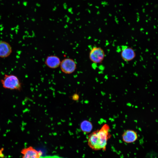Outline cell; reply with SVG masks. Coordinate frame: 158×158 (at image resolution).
Returning a JSON list of instances; mask_svg holds the SVG:
<instances>
[{"mask_svg": "<svg viewBox=\"0 0 158 158\" xmlns=\"http://www.w3.org/2000/svg\"><path fill=\"white\" fill-rule=\"evenodd\" d=\"M110 127L107 124H104L98 130L91 133L88 136V145L92 149L105 150L108 139L110 137Z\"/></svg>", "mask_w": 158, "mask_h": 158, "instance_id": "1", "label": "cell"}, {"mask_svg": "<svg viewBox=\"0 0 158 158\" xmlns=\"http://www.w3.org/2000/svg\"><path fill=\"white\" fill-rule=\"evenodd\" d=\"M0 82L5 89L20 91L22 88L21 83L18 78L13 74H5Z\"/></svg>", "mask_w": 158, "mask_h": 158, "instance_id": "2", "label": "cell"}, {"mask_svg": "<svg viewBox=\"0 0 158 158\" xmlns=\"http://www.w3.org/2000/svg\"><path fill=\"white\" fill-rule=\"evenodd\" d=\"M105 54L104 49L100 47H94L90 50L89 58L94 63L100 64L103 61Z\"/></svg>", "mask_w": 158, "mask_h": 158, "instance_id": "3", "label": "cell"}, {"mask_svg": "<svg viewBox=\"0 0 158 158\" xmlns=\"http://www.w3.org/2000/svg\"><path fill=\"white\" fill-rule=\"evenodd\" d=\"M60 66L63 72L66 74H70L75 71L77 68V64L73 59L66 58L61 61Z\"/></svg>", "mask_w": 158, "mask_h": 158, "instance_id": "4", "label": "cell"}, {"mask_svg": "<svg viewBox=\"0 0 158 158\" xmlns=\"http://www.w3.org/2000/svg\"><path fill=\"white\" fill-rule=\"evenodd\" d=\"M120 55L123 60L128 62L133 60L136 57V54L132 48L124 46L122 48Z\"/></svg>", "mask_w": 158, "mask_h": 158, "instance_id": "5", "label": "cell"}, {"mask_svg": "<svg viewBox=\"0 0 158 158\" xmlns=\"http://www.w3.org/2000/svg\"><path fill=\"white\" fill-rule=\"evenodd\" d=\"M21 153L22 158H40L42 154L41 151H38L31 146L23 149Z\"/></svg>", "mask_w": 158, "mask_h": 158, "instance_id": "6", "label": "cell"}, {"mask_svg": "<svg viewBox=\"0 0 158 158\" xmlns=\"http://www.w3.org/2000/svg\"><path fill=\"white\" fill-rule=\"evenodd\" d=\"M123 141L127 143H131L135 142L138 136L137 132L132 130H127L125 131L122 135Z\"/></svg>", "mask_w": 158, "mask_h": 158, "instance_id": "7", "label": "cell"}, {"mask_svg": "<svg viewBox=\"0 0 158 158\" xmlns=\"http://www.w3.org/2000/svg\"><path fill=\"white\" fill-rule=\"evenodd\" d=\"M10 44L4 41H0V57L6 58L8 57L12 52Z\"/></svg>", "mask_w": 158, "mask_h": 158, "instance_id": "8", "label": "cell"}, {"mask_svg": "<svg viewBox=\"0 0 158 158\" xmlns=\"http://www.w3.org/2000/svg\"><path fill=\"white\" fill-rule=\"evenodd\" d=\"M44 62L45 65L49 68L54 69L60 66L61 61L58 56L51 55L47 57Z\"/></svg>", "mask_w": 158, "mask_h": 158, "instance_id": "9", "label": "cell"}, {"mask_svg": "<svg viewBox=\"0 0 158 158\" xmlns=\"http://www.w3.org/2000/svg\"><path fill=\"white\" fill-rule=\"evenodd\" d=\"M80 127L83 133H88L91 131L93 126L92 123L90 121L87 120H84L81 123Z\"/></svg>", "mask_w": 158, "mask_h": 158, "instance_id": "10", "label": "cell"}, {"mask_svg": "<svg viewBox=\"0 0 158 158\" xmlns=\"http://www.w3.org/2000/svg\"><path fill=\"white\" fill-rule=\"evenodd\" d=\"M73 99L75 100H77L79 98V96L77 94H75V95H74L73 96Z\"/></svg>", "mask_w": 158, "mask_h": 158, "instance_id": "11", "label": "cell"}]
</instances>
